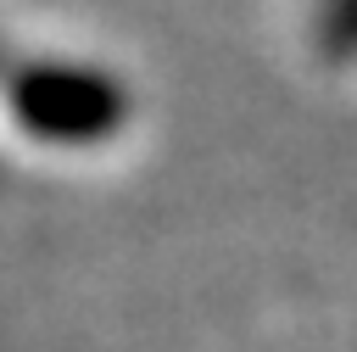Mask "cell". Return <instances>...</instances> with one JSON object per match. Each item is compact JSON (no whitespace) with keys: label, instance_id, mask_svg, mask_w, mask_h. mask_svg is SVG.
Here are the masks:
<instances>
[{"label":"cell","instance_id":"6da1fadb","mask_svg":"<svg viewBox=\"0 0 357 352\" xmlns=\"http://www.w3.org/2000/svg\"><path fill=\"white\" fill-rule=\"evenodd\" d=\"M11 112L28 134L56 145H95L123 129L128 95L112 73L73 67V61H39L22 67L11 84Z\"/></svg>","mask_w":357,"mask_h":352},{"label":"cell","instance_id":"7a4b0ae2","mask_svg":"<svg viewBox=\"0 0 357 352\" xmlns=\"http://www.w3.org/2000/svg\"><path fill=\"white\" fill-rule=\"evenodd\" d=\"M312 45L324 61H357V0H324Z\"/></svg>","mask_w":357,"mask_h":352}]
</instances>
